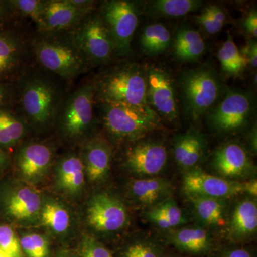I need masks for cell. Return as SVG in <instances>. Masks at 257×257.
<instances>
[{"label": "cell", "instance_id": "1", "mask_svg": "<svg viewBox=\"0 0 257 257\" xmlns=\"http://www.w3.org/2000/svg\"><path fill=\"white\" fill-rule=\"evenodd\" d=\"M14 87L15 111L27 124L41 132L55 127L57 113L70 86L32 63Z\"/></svg>", "mask_w": 257, "mask_h": 257}, {"label": "cell", "instance_id": "2", "mask_svg": "<svg viewBox=\"0 0 257 257\" xmlns=\"http://www.w3.org/2000/svg\"><path fill=\"white\" fill-rule=\"evenodd\" d=\"M34 63L70 86L90 67L70 30L37 32L31 36Z\"/></svg>", "mask_w": 257, "mask_h": 257}, {"label": "cell", "instance_id": "3", "mask_svg": "<svg viewBox=\"0 0 257 257\" xmlns=\"http://www.w3.org/2000/svg\"><path fill=\"white\" fill-rule=\"evenodd\" d=\"M96 103L144 107L147 101V76L135 63H123L104 71L92 81Z\"/></svg>", "mask_w": 257, "mask_h": 257}, {"label": "cell", "instance_id": "4", "mask_svg": "<svg viewBox=\"0 0 257 257\" xmlns=\"http://www.w3.org/2000/svg\"><path fill=\"white\" fill-rule=\"evenodd\" d=\"M96 101L92 82L87 81L69 90L61 104L55 127L69 143H84L95 124Z\"/></svg>", "mask_w": 257, "mask_h": 257}, {"label": "cell", "instance_id": "5", "mask_svg": "<svg viewBox=\"0 0 257 257\" xmlns=\"http://www.w3.org/2000/svg\"><path fill=\"white\" fill-rule=\"evenodd\" d=\"M96 106L106 132L118 141H136L161 126L160 116L150 106L130 107L96 102Z\"/></svg>", "mask_w": 257, "mask_h": 257}, {"label": "cell", "instance_id": "6", "mask_svg": "<svg viewBox=\"0 0 257 257\" xmlns=\"http://www.w3.org/2000/svg\"><path fill=\"white\" fill-rule=\"evenodd\" d=\"M222 85L215 70L209 65L190 69L181 79L184 111L197 120L212 108L219 99Z\"/></svg>", "mask_w": 257, "mask_h": 257}, {"label": "cell", "instance_id": "7", "mask_svg": "<svg viewBox=\"0 0 257 257\" xmlns=\"http://www.w3.org/2000/svg\"><path fill=\"white\" fill-rule=\"evenodd\" d=\"M31 36L11 23L0 28V85L14 84L34 63Z\"/></svg>", "mask_w": 257, "mask_h": 257}, {"label": "cell", "instance_id": "8", "mask_svg": "<svg viewBox=\"0 0 257 257\" xmlns=\"http://www.w3.org/2000/svg\"><path fill=\"white\" fill-rule=\"evenodd\" d=\"M89 67L109 63L116 55L112 39L99 12L94 11L70 30Z\"/></svg>", "mask_w": 257, "mask_h": 257}, {"label": "cell", "instance_id": "9", "mask_svg": "<svg viewBox=\"0 0 257 257\" xmlns=\"http://www.w3.org/2000/svg\"><path fill=\"white\" fill-rule=\"evenodd\" d=\"M99 13L114 42L116 55H128L138 25L136 5L125 0H110L103 3Z\"/></svg>", "mask_w": 257, "mask_h": 257}, {"label": "cell", "instance_id": "10", "mask_svg": "<svg viewBox=\"0 0 257 257\" xmlns=\"http://www.w3.org/2000/svg\"><path fill=\"white\" fill-rule=\"evenodd\" d=\"M253 112V104L247 93L230 91L222 100L212 107L208 122L221 133H233L247 124Z\"/></svg>", "mask_w": 257, "mask_h": 257}, {"label": "cell", "instance_id": "11", "mask_svg": "<svg viewBox=\"0 0 257 257\" xmlns=\"http://www.w3.org/2000/svg\"><path fill=\"white\" fill-rule=\"evenodd\" d=\"M87 216L93 229L103 233L119 231L128 221V213L123 203L106 193L96 194L91 199Z\"/></svg>", "mask_w": 257, "mask_h": 257}, {"label": "cell", "instance_id": "12", "mask_svg": "<svg viewBox=\"0 0 257 257\" xmlns=\"http://www.w3.org/2000/svg\"><path fill=\"white\" fill-rule=\"evenodd\" d=\"M147 101L159 116L173 121L178 116L173 81L164 69L150 67L147 72Z\"/></svg>", "mask_w": 257, "mask_h": 257}, {"label": "cell", "instance_id": "13", "mask_svg": "<svg viewBox=\"0 0 257 257\" xmlns=\"http://www.w3.org/2000/svg\"><path fill=\"white\" fill-rule=\"evenodd\" d=\"M183 189L188 197L204 196L222 199L244 192V183L211 175L199 169H190L184 173Z\"/></svg>", "mask_w": 257, "mask_h": 257}, {"label": "cell", "instance_id": "14", "mask_svg": "<svg viewBox=\"0 0 257 257\" xmlns=\"http://www.w3.org/2000/svg\"><path fill=\"white\" fill-rule=\"evenodd\" d=\"M167 161V149L159 142H141L130 147L125 154V164L133 173L143 176L158 175Z\"/></svg>", "mask_w": 257, "mask_h": 257}, {"label": "cell", "instance_id": "15", "mask_svg": "<svg viewBox=\"0 0 257 257\" xmlns=\"http://www.w3.org/2000/svg\"><path fill=\"white\" fill-rule=\"evenodd\" d=\"M55 151L49 144L31 142L25 144L18 150L16 165L24 179L36 182L46 175L53 162Z\"/></svg>", "mask_w": 257, "mask_h": 257}, {"label": "cell", "instance_id": "16", "mask_svg": "<svg viewBox=\"0 0 257 257\" xmlns=\"http://www.w3.org/2000/svg\"><path fill=\"white\" fill-rule=\"evenodd\" d=\"M89 14L74 7L69 0H45L42 11V25L37 32L72 30Z\"/></svg>", "mask_w": 257, "mask_h": 257}, {"label": "cell", "instance_id": "17", "mask_svg": "<svg viewBox=\"0 0 257 257\" xmlns=\"http://www.w3.org/2000/svg\"><path fill=\"white\" fill-rule=\"evenodd\" d=\"M212 165L218 174L228 178H241L253 170L247 152L239 144L229 143L216 150Z\"/></svg>", "mask_w": 257, "mask_h": 257}, {"label": "cell", "instance_id": "18", "mask_svg": "<svg viewBox=\"0 0 257 257\" xmlns=\"http://www.w3.org/2000/svg\"><path fill=\"white\" fill-rule=\"evenodd\" d=\"M84 144L82 158L85 173L90 182L102 180L109 173L111 161V150L105 140L91 138Z\"/></svg>", "mask_w": 257, "mask_h": 257}, {"label": "cell", "instance_id": "19", "mask_svg": "<svg viewBox=\"0 0 257 257\" xmlns=\"http://www.w3.org/2000/svg\"><path fill=\"white\" fill-rule=\"evenodd\" d=\"M5 205L7 214L12 219L18 221H30L40 215L42 198L35 189L23 186L10 192Z\"/></svg>", "mask_w": 257, "mask_h": 257}, {"label": "cell", "instance_id": "20", "mask_svg": "<svg viewBox=\"0 0 257 257\" xmlns=\"http://www.w3.org/2000/svg\"><path fill=\"white\" fill-rule=\"evenodd\" d=\"M128 189L137 202L150 208L170 199L172 194L170 181L157 177L134 179Z\"/></svg>", "mask_w": 257, "mask_h": 257}, {"label": "cell", "instance_id": "21", "mask_svg": "<svg viewBox=\"0 0 257 257\" xmlns=\"http://www.w3.org/2000/svg\"><path fill=\"white\" fill-rule=\"evenodd\" d=\"M85 175L84 162L78 154H67L57 164V184L62 190L69 194H76L82 190Z\"/></svg>", "mask_w": 257, "mask_h": 257}, {"label": "cell", "instance_id": "22", "mask_svg": "<svg viewBox=\"0 0 257 257\" xmlns=\"http://www.w3.org/2000/svg\"><path fill=\"white\" fill-rule=\"evenodd\" d=\"M205 149V139L202 134L190 130L175 139L174 156L179 167L190 170L202 158Z\"/></svg>", "mask_w": 257, "mask_h": 257}, {"label": "cell", "instance_id": "23", "mask_svg": "<svg viewBox=\"0 0 257 257\" xmlns=\"http://www.w3.org/2000/svg\"><path fill=\"white\" fill-rule=\"evenodd\" d=\"M171 243L182 252L194 255L207 254L211 248L210 235L202 228H183L169 236Z\"/></svg>", "mask_w": 257, "mask_h": 257}, {"label": "cell", "instance_id": "24", "mask_svg": "<svg viewBox=\"0 0 257 257\" xmlns=\"http://www.w3.org/2000/svg\"><path fill=\"white\" fill-rule=\"evenodd\" d=\"M257 229V207L251 200H243L235 207L231 216V236L236 240L247 239Z\"/></svg>", "mask_w": 257, "mask_h": 257}, {"label": "cell", "instance_id": "25", "mask_svg": "<svg viewBox=\"0 0 257 257\" xmlns=\"http://www.w3.org/2000/svg\"><path fill=\"white\" fill-rule=\"evenodd\" d=\"M206 50L202 35L192 28H182L177 32L174 43L176 57L185 62L199 60Z\"/></svg>", "mask_w": 257, "mask_h": 257}, {"label": "cell", "instance_id": "26", "mask_svg": "<svg viewBox=\"0 0 257 257\" xmlns=\"http://www.w3.org/2000/svg\"><path fill=\"white\" fill-rule=\"evenodd\" d=\"M28 125L11 106L0 107V146L9 147L26 135Z\"/></svg>", "mask_w": 257, "mask_h": 257}, {"label": "cell", "instance_id": "27", "mask_svg": "<svg viewBox=\"0 0 257 257\" xmlns=\"http://www.w3.org/2000/svg\"><path fill=\"white\" fill-rule=\"evenodd\" d=\"M189 198L203 223L213 226L224 224L225 207L222 199L204 196H189Z\"/></svg>", "mask_w": 257, "mask_h": 257}, {"label": "cell", "instance_id": "28", "mask_svg": "<svg viewBox=\"0 0 257 257\" xmlns=\"http://www.w3.org/2000/svg\"><path fill=\"white\" fill-rule=\"evenodd\" d=\"M202 4L198 0H156L149 4L148 10L156 18H178L197 11Z\"/></svg>", "mask_w": 257, "mask_h": 257}, {"label": "cell", "instance_id": "29", "mask_svg": "<svg viewBox=\"0 0 257 257\" xmlns=\"http://www.w3.org/2000/svg\"><path fill=\"white\" fill-rule=\"evenodd\" d=\"M172 37L170 32L162 24L148 25L143 30L140 38V45L145 54L157 55L162 53L170 47Z\"/></svg>", "mask_w": 257, "mask_h": 257}, {"label": "cell", "instance_id": "30", "mask_svg": "<svg viewBox=\"0 0 257 257\" xmlns=\"http://www.w3.org/2000/svg\"><path fill=\"white\" fill-rule=\"evenodd\" d=\"M217 57L221 69L229 75H239L244 71L248 64L229 33H228L227 40L219 49Z\"/></svg>", "mask_w": 257, "mask_h": 257}, {"label": "cell", "instance_id": "31", "mask_svg": "<svg viewBox=\"0 0 257 257\" xmlns=\"http://www.w3.org/2000/svg\"><path fill=\"white\" fill-rule=\"evenodd\" d=\"M40 215L42 223L55 234H64L70 227V214L58 202L45 203L42 206Z\"/></svg>", "mask_w": 257, "mask_h": 257}, {"label": "cell", "instance_id": "32", "mask_svg": "<svg viewBox=\"0 0 257 257\" xmlns=\"http://www.w3.org/2000/svg\"><path fill=\"white\" fill-rule=\"evenodd\" d=\"M45 0H9L16 16L30 18L36 25L37 30L42 25V11Z\"/></svg>", "mask_w": 257, "mask_h": 257}, {"label": "cell", "instance_id": "33", "mask_svg": "<svg viewBox=\"0 0 257 257\" xmlns=\"http://www.w3.org/2000/svg\"><path fill=\"white\" fill-rule=\"evenodd\" d=\"M22 251L27 257H49L50 254V243L43 235L28 234L20 239Z\"/></svg>", "mask_w": 257, "mask_h": 257}, {"label": "cell", "instance_id": "34", "mask_svg": "<svg viewBox=\"0 0 257 257\" xmlns=\"http://www.w3.org/2000/svg\"><path fill=\"white\" fill-rule=\"evenodd\" d=\"M147 211L165 218L172 224L173 228L183 224L187 221L180 208L175 200L171 198L150 207Z\"/></svg>", "mask_w": 257, "mask_h": 257}, {"label": "cell", "instance_id": "35", "mask_svg": "<svg viewBox=\"0 0 257 257\" xmlns=\"http://www.w3.org/2000/svg\"><path fill=\"white\" fill-rule=\"evenodd\" d=\"M0 248L10 257H23L20 240L8 225H0Z\"/></svg>", "mask_w": 257, "mask_h": 257}, {"label": "cell", "instance_id": "36", "mask_svg": "<svg viewBox=\"0 0 257 257\" xmlns=\"http://www.w3.org/2000/svg\"><path fill=\"white\" fill-rule=\"evenodd\" d=\"M122 257H164L161 248L153 243L147 241H136L128 245L123 252Z\"/></svg>", "mask_w": 257, "mask_h": 257}, {"label": "cell", "instance_id": "37", "mask_svg": "<svg viewBox=\"0 0 257 257\" xmlns=\"http://www.w3.org/2000/svg\"><path fill=\"white\" fill-rule=\"evenodd\" d=\"M79 251L81 257H114L108 248L90 236L83 239Z\"/></svg>", "mask_w": 257, "mask_h": 257}, {"label": "cell", "instance_id": "38", "mask_svg": "<svg viewBox=\"0 0 257 257\" xmlns=\"http://www.w3.org/2000/svg\"><path fill=\"white\" fill-rule=\"evenodd\" d=\"M204 10L212 20L217 32H220L226 21V14L224 10L215 5H209Z\"/></svg>", "mask_w": 257, "mask_h": 257}, {"label": "cell", "instance_id": "39", "mask_svg": "<svg viewBox=\"0 0 257 257\" xmlns=\"http://www.w3.org/2000/svg\"><path fill=\"white\" fill-rule=\"evenodd\" d=\"M16 17L9 0H0V28L9 25Z\"/></svg>", "mask_w": 257, "mask_h": 257}, {"label": "cell", "instance_id": "40", "mask_svg": "<svg viewBox=\"0 0 257 257\" xmlns=\"http://www.w3.org/2000/svg\"><path fill=\"white\" fill-rule=\"evenodd\" d=\"M14 84L0 85V107L13 106L15 101Z\"/></svg>", "mask_w": 257, "mask_h": 257}, {"label": "cell", "instance_id": "41", "mask_svg": "<svg viewBox=\"0 0 257 257\" xmlns=\"http://www.w3.org/2000/svg\"><path fill=\"white\" fill-rule=\"evenodd\" d=\"M241 55L246 59L247 63L249 62L253 69L256 68L257 66V45L256 42L249 40L242 50H240Z\"/></svg>", "mask_w": 257, "mask_h": 257}, {"label": "cell", "instance_id": "42", "mask_svg": "<svg viewBox=\"0 0 257 257\" xmlns=\"http://www.w3.org/2000/svg\"><path fill=\"white\" fill-rule=\"evenodd\" d=\"M244 28L248 33L256 38L257 37V13L256 10H252L245 19Z\"/></svg>", "mask_w": 257, "mask_h": 257}, {"label": "cell", "instance_id": "43", "mask_svg": "<svg viewBox=\"0 0 257 257\" xmlns=\"http://www.w3.org/2000/svg\"><path fill=\"white\" fill-rule=\"evenodd\" d=\"M215 257H253L249 250L244 248H234L225 250Z\"/></svg>", "mask_w": 257, "mask_h": 257}, {"label": "cell", "instance_id": "44", "mask_svg": "<svg viewBox=\"0 0 257 257\" xmlns=\"http://www.w3.org/2000/svg\"><path fill=\"white\" fill-rule=\"evenodd\" d=\"M244 192H247L248 194L253 197H256L257 195V182L256 179L244 182Z\"/></svg>", "mask_w": 257, "mask_h": 257}, {"label": "cell", "instance_id": "45", "mask_svg": "<svg viewBox=\"0 0 257 257\" xmlns=\"http://www.w3.org/2000/svg\"><path fill=\"white\" fill-rule=\"evenodd\" d=\"M251 138H250V140H251V145L252 147L253 150H254L255 152L256 151V130L255 128V130H253L252 133L251 134Z\"/></svg>", "mask_w": 257, "mask_h": 257}, {"label": "cell", "instance_id": "46", "mask_svg": "<svg viewBox=\"0 0 257 257\" xmlns=\"http://www.w3.org/2000/svg\"><path fill=\"white\" fill-rule=\"evenodd\" d=\"M8 160V156L3 150L0 149V166L3 165Z\"/></svg>", "mask_w": 257, "mask_h": 257}, {"label": "cell", "instance_id": "47", "mask_svg": "<svg viewBox=\"0 0 257 257\" xmlns=\"http://www.w3.org/2000/svg\"><path fill=\"white\" fill-rule=\"evenodd\" d=\"M56 257H74L72 255H71L70 253L66 252V251H64V252H61L57 254V256Z\"/></svg>", "mask_w": 257, "mask_h": 257}, {"label": "cell", "instance_id": "48", "mask_svg": "<svg viewBox=\"0 0 257 257\" xmlns=\"http://www.w3.org/2000/svg\"><path fill=\"white\" fill-rule=\"evenodd\" d=\"M0 257H10L5 251L0 248Z\"/></svg>", "mask_w": 257, "mask_h": 257}]
</instances>
